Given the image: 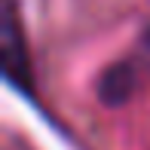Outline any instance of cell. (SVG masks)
Wrapping results in <instances>:
<instances>
[{
	"label": "cell",
	"mask_w": 150,
	"mask_h": 150,
	"mask_svg": "<svg viewBox=\"0 0 150 150\" xmlns=\"http://www.w3.org/2000/svg\"><path fill=\"white\" fill-rule=\"evenodd\" d=\"M141 55H144V61H150V28L144 31V37H141Z\"/></svg>",
	"instance_id": "cell-2"
},
{
	"label": "cell",
	"mask_w": 150,
	"mask_h": 150,
	"mask_svg": "<svg viewBox=\"0 0 150 150\" xmlns=\"http://www.w3.org/2000/svg\"><path fill=\"white\" fill-rule=\"evenodd\" d=\"M0 58H3V74L16 89L31 92V58H28V46H25V34L18 25L16 6L12 0L3 3V28H0Z\"/></svg>",
	"instance_id": "cell-1"
}]
</instances>
